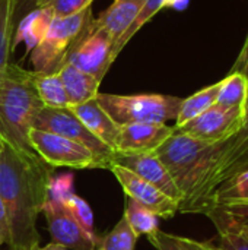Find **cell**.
<instances>
[{"instance_id": "10", "label": "cell", "mask_w": 248, "mask_h": 250, "mask_svg": "<svg viewBox=\"0 0 248 250\" xmlns=\"http://www.w3.org/2000/svg\"><path fill=\"white\" fill-rule=\"evenodd\" d=\"M111 164L121 166L130 170L145 182L155 186L165 196L180 204L181 193L175 186L170 171L155 152H114L108 167Z\"/></svg>"}, {"instance_id": "23", "label": "cell", "mask_w": 248, "mask_h": 250, "mask_svg": "<svg viewBox=\"0 0 248 250\" xmlns=\"http://www.w3.org/2000/svg\"><path fill=\"white\" fill-rule=\"evenodd\" d=\"M15 0H0V75L10 64L12 37L15 29Z\"/></svg>"}, {"instance_id": "22", "label": "cell", "mask_w": 248, "mask_h": 250, "mask_svg": "<svg viewBox=\"0 0 248 250\" xmlns=\"http://www.w3.org/2000/svg\"><path fill=\"white\" fill-rule=\"evenodd\" d=\"M248 92V79L237 72H231L225 79L221 81L216 104L222 107H244Z\"/></svg>"}, {"instance_id": "13", "label": "cell", "mask_w": 248, "mask_h": 250, "mask_svg": "<svg viewBox=\"0 0 248 250\" xmlns=\"http://www.w3.org/2000/svg\"><path fill=\"white\" fill-rule=\"evenodd\" d=\"M174 126L130 123L118 129L114 152H153L174 133Z\"/></svg>"}, {"instance_id": "19", "label": "cell", "mask_w": 248, "mask_h": 250, "mask_svg": "<svg viewBox=\"0 0 248 250\" xmlns=\"http://www.w3.org/2000/svg\"><path fill=\"white\" fill-rule=\"evenodd\" d=\"M32 82L44 107H48V108L69 107L66 91H64L58 72L41 73V72L32 70Z\"/></svg>"}, {"instance_id": "11", "label": "cell", "mask_w": 248, "mask_h": 250, "mask_svg": "<svg viewBox=\"0 0 248 250\" xmlns=\"http://www.w3.org/2000/svg\"><path fill=\"white\" fill-rule=\"evenodd\" d=\"M108 170L115 176L124 193L130 199L151 209L158 218H172L178 212V202L165 196L155 186L145 182L130 170L115 164H111Z\"/></svg>"}, {"instance_id": "38", "label": "cell", "mask_w": 248, "mask_h": 250, "mask_svg": "<svg viewBox=\"0 0 248 250\" xmlns=\"http://www.w3.org/2000/svg\"><path fill=\"white\" fill-rule=\"evenodd\" d=\"M210 250H221V249H215V248H210Z\"/></svg>"}, {"instance_id": "34", "label": "cell", "mask_w": 248, "mask_h": 250, "mask_svg": "<svg viewBox=\"0 0 248 250\" xmlns=\"http://www.w3.org/2000/svg\"><path fill=\"white\" fill-rule=\"evenodd\" d=\"M187 4H189V0H165L164 7H172L177 10H183L187 7Z\"/></svg>"}, {"instance_id": "35", "label": "cell", "mask_w": 248, "mask_h": 250, "mask_svg": "<svg viewBox=\"0 0 248 250\" xmlns=\"http://www.w3.org/2000/svg\"><path fill=\"white\" fill-rule=\"evenodd\" d=\"M37 250H70L67 249V248H64V246H61V245H57V243H50V245H47V246H44V248H41V249H37Z\"/></svg>"}, {"instance_id": "15", "label": "cell", "mask_w": 248, "mask_h": 250, "mask_svg": "<svg viewBox=\"0 0 248 250\" xmlns=\"http://www.w3.org/2000/svg\"><path fill=\"white\" fill-rule=\"evenodd\" d=\"M69 108L91 133H94L110 148H115L120 126L105 113V110L98 104L96 98L89 100L83 104L72 105Z\"/></svg>"}, {"instance_id": "30", "label": "cell", "mask_w": 248, "mask_h": 250, "mask_svg": "<svg viewBox=\"0 0 248 250\" xmlns=\"http://www.w3.org/2000/svg\"><path fill=\"white\" fill-rule=\"evenodd\" d=\"M72 195H73V176L70 173H63L60 176L51 177L48 185V199L64 204Z\"/></svg>"}, {"instance_id": "25", "label": "cell", "mask_w": 248, "mask_h": 250, "mask_svg": "<svg viewBox=\"0 0 248 250\" xmlns=\"http://www.w3.org/2000/svg\"><path fill=\"white\" fill-rule=\"evenodd\" d=\"M66 209L72 215V218L77 223V226L83 230V233L99 248L101 246V239H98L94 227V214L91 207L85 199H82L77 195H72L66 202H64Z\"/></svg>"}, {"instance_id": "9", "label": "cell", "mask_w": 248, "mask_h": 250, "mask_svg": "<svg viewBox=\"0 0 248 250\" xmlns=\"http://www.w3.org/2000/svg\"><path fill=\"white\" fill-rule=\"evenodd\" d=\"M243 107H222L213 104L200 116L175 127L177 132L186 133L206 142H225L232 138L241 127Z\"/></svg>"}, {"instance_id": "7", "label": "cell", "mask_w": 248, "mask_h": 250, "mask_svg": "<svg viewBox=\"0 0 248 250\" xmlns=\"http://www.w3.org/2000/svg\"><path fill=\"white\" fill-rule=\"evenodd\" d=\"M32 129L51 132L86 146L95 155L98 161V168H104V170L108 168L114 149L110 148L107 144H104L101 139H98L94 133H91L69 107L66 108L42 107L34 119Z\"/></svg>"}, {"instance_id": "16", "label": "cell", "mask_w": 248, "mask_h": 250, "mask_svg": "<svg viewBox=\"0 0 248 250\" xmlns=\"http://www.w3.org/2000/svg\"><path fill=\"white\" fill-rule=\"evenodd\" d=\"M145 3L146 0H114V3L96 18V22L102 25L117 42L136 21Z\"/></svg>"}, {"instance_id": "3", "label": "cell", "mask_w": 248, "mask_h": 250, "mask_svg": "<svg viewBox=\"0 0 248 250\" xmlns=\"http://www.w3.org/2000/svg\"><path fill=\"white\" fill-rule=\"evenodd\" d=\"M42 103L32 82V72L16 64L0 75V138L6 145L23 152H34L29 132Z\"/></svg>"}, {"instance_id": "37", "label": "cell", "mask_w": 248, "mask_h": 250, "mask_svg": "<svg viewBox=\"0 0 248 250\" xmlns=\"http://www.w3.org/2000/svg\"><path fill=\"white\" fill-rule=\"evenodd\" d=\"M4 145H6V144H4V142H3V139L0 138V152H1V149L4 148Z\"/></svg>"}, {"instance_id": "18", "label": "cell", "mask_w": 248, "mask_h": 250, "mask_svg": "<svg viewBox=\"0 0 248 250\" xmlns=\"http://www.w3.org/2000/svg\"><path fill=\"white\" fill-rule=\"evenodd\" d=\"M206 215L221 237V250H248V240L240 231V220L222 209H210Z\"/></svg>"}, {"instance_id": "14", "label": "cell", "mask_w": 248, "mask_h": 250, "mask_svg": "<svg viewBox=\"0 0 248 250\" xmlns=\"http://www.w3.org/2000/svg\"><path fill=\"white\" fill-rule=\"evenodd\" d=\"M210 209H222L234 215L240 221H247L248 170L238 173L228 183H225L221 189L216 190L210 202Z\"/></svg>"}, {"instance_id": "28", "label": "cell", "mask_w": 248, "mask_h": 250, "mask_svg": "<svg viewBox=\"0 0 248 250\" xmlns=\"http://www.w3.org/2000/svg\"><path fill=\"white\" fill-rule=\"evenodd\" d=\"M164 6H165V0H146L145 6H143V9L140 10V13H139V16L136 18V21H134V22L132 23V26L124 32V35L115 42V47H114L115 56H118V53H120V51L123 50V47L133 38V35H134L146 22H149V19L153 18Z\"/></svg>"}, {"instance_id": "31", "label": "cell", "mask_w": 248, "mask_h": 250, "mask_svg": "<svg viewBox=\"0 0 248 250\" xmlns=\"http://www.w3.org/2000/svg\"><path fill=\"white\" fill-rule=\"evenodd\" d=\"M41 0H15V25L39 6Z\"/></svg>"}, {"instance_id": "39", "label": "cell", "mask_w": 248, "mask_h": 250, "mask_svg": "<svg viewBox=\"0 0 248 250\" xmlns=\"http://www.w3.org/2000/svg\"><path fill=\"white\" fill-rule=\"evenodd\" d=\"M98 250H102V249H101V248H99V249H98Z\"/></svg>"}, {"instance_id": "32", "label": "cell", "mask_w": 248, "mask_h": 250, "mask_svg": "<svg viewBox=\"0 0 248 250\" xmlns=\"http://www.w3.org/2000/svg\"><path fill=\"white\" fill-rule=\"evenodd\" d=\"M232 72H237V73H241L244 75L248 79V35L244 41V45L232 66Z\"/></svg>"}, {"instance_id": "5", "label": "cell", "mask_w": 248, "mask_h": 250, "mask_svg": "<svg viewBox=\"0 0 248 250\" xmlns=\"http://www.w3.org/2000/svg\"><path fill=\"white\" fill-rule=\"evenodd\" d=\"M92 19V6L73 16L54 18L42 40L31 50L34 72H58L63 67L64 59L72 45Z\"/></svg>"}, {"instance_id": "21", "label": "cell", "mask_w": 248, "mask_h": 250, "mask_svg": "<svg viewBox=\"0 0 248 250\" xmlns=\"http://www.w3.org/2000/svg\"><path fill=\"white\" fill-rule=\"evenodd\" d=\"M219 88H221V81L213 85H209V86L197 91L196 94L190 95L189 98L183 100V103L180 105L178 116L175 119V127L186 125L187 122L193 120L194 117L200 116L208 108H210L213 104H216Z\"/></svg>"}, {"instance_id": "1", "label": "cell", "mask_w": 248, "mask_h": 250, "mask_svg": "<svg viewBox=\"0 0 248 250\" xmlns=\"http://www.w3.org/2000/svg\"><path fill=\"white\" fill-rule=\"evenodd\" d=\"M35 152L4 145L0 152V198L7 217L9 250H37V218L48 199L53 170Z\"/></svg>"}, {"instance_id": "29", "label": "cell", "mask_w": 248, "mask_h": 250, "mask_svg": "<svg viewBox=\"0 0 248 250\" xmlns=\"http://www.w3.org/2000/svg\"><path fill=\"white\" fill-rule=\"evenodd\" d=\"M92 1L94 0H41L38 7L48 9L54 18H67L88 9L92 6Z\"/></svg>"}, {"instance_id": "8", "label": "cell", "mask_w": 248, "mask_h": 250, "mask_svg": "<svg viewBox=\"0 0 248 250\" xmlns=\"http://www.w3.org/2000/svg\"><path fill=\"white\" fill-rule=\"evenodd\" d=\"M29 142L34 152L51 167H69L76 170L98 168L95 155L86 146L64 136L31 129Z\"/></svg>"}, {"instance_id": "33", "label": "cell", "mask_w": 248, "mask_h": 250, "mask_svg": "<svg viewBox=\"0 0 248 250\" xmlns=\"http://www.w3.org/2000/svg\"><path fill=\"white\" fill-rule=\"evenodd\" d=\"M7 236H9V227H7V217L4 211V205L0 198V248L3 243H7Z\"/></svg>"}, {"instance_id": "6", "label": "cell", "mask_w": 248, "mask_h": 250, "mask_svg": "<svg viewBox=\"0 0 248 250\" xmlns=\"http://www.w3.org/2000/svg\"><path fill=\"white\" fill-rule=\"evenodd\" d=\"M114 45L113 35L96 19H92L72 45L64 59V64H72L101 82L117 59Z\"/></svg>"}, {"instance_id": "36", "label": "cell", "mask_w": 248, "mask_h": 250, "mask_svg": "<svg viewBox=\"0 0 248 250\" xmlns=\"http://www.w3.org/2000/svg\"><path fill=\"white\" fill-rule=\"evenodd\" d=\"M240 231L248 240V221H240Z\"/></svg>"}, {"instance_id": "24", "label": "cell", "mask_w": 248, "mask_h": 250, "mask_svg": "<svg viewBox=\"0 0 248 250\" xmlns=\"http://www.w3.org/2000/svg\"><path fill=\"white\" fill-rule=\"evenodd\" d=\"M124 215L127 217V221L137 237L142 234L149 236V234L155 233L156 230H159L158 217L151 209L145 208L143 205L137 204L136 201H133L130 198L127 199Z\"/></svg>"}, {"instance_id": "12", "label": "cell", "mask_w": 248, "mask_h": 250, "mask_svg": "<svg viewBox=\"0 0 248 250\" xmlns=\"http://www.w3.org/2000/svg\"><path fill=\"white\" fill-rule=\"evenodd\" d=\"M42 212L54 243L75 250H95L98 248L72 218L64 204L47 199Z\"/></svg>"}, {"instance_id": "4", "label": "cell", "mask_w": 248, "mask_h": 250, "mask_svg": "<svg viewBox=\"0 0 248 250\" xmlns=\"http://www.w3.org/2000/svg\"><path fill=\"white\" fill-rule=\"evenodd\" d=\"M95 98L118 126L130 123L167 125V122L177 119L183 103V98L162 94L117 95L98 92Z\"/></svg>"}, {"instance_id": "40", "label": "cell", "mask_w": 248, "mask_h": 250, "mask_svg": "<svg viewBox=\"0 0 248 250\" xmlns=\"http://www.w3.org/2000/svg\"><path fill=\"white\" fill-rule=\"evenodd\" d=\"M247 221H248V220H247Z\"/></svg>"}, {"instance_id": "2", "label": "cell", "mask_w": 248, "mask_h": 250, "mask_svg": "<svg viewBox=\"0 0 248 250\" xmlns=\"http://www.w3.org/2000/svg\"><path fill=\"white\" fill-rule=\"evenodd\" d=\"M224 146L225 142H206L174 130L153 151L170 171L181 193L178 212H205L206 189Z\"/></svg>"}, {"instance_id": "20", "label": "cell", "mask_w": 248, "mask_h": 250, "mask_svg": "<svg viewBox=\"0 0 248 250\" xmlns=\"http://www.w3.org/2000/svg\"><path fill=\"white\" fill-rule=\"evenodd\" d=\"M53 19H54L53 13L45 7H38L32 10L18 23L16 40L13 44H18L19 41H25L29 50H32L42 40Z\"/></svg>"}, {"instance_id": "26", "label": "cell", "mask_w": 248, "mask_h": 250, "mask_svg": "<svg viewBox=\"0 0 248 250\" xmlns=\"http://www.w3.org/2000/svg\"><path fill=\"white\" fill-rule=\"evenodd\" d=\"M137 236L130 227L127 217L123 215L121 220L115 224L113 231H110L104 239H101L102 250H134Z\"/></svg>"}, {"instance_id": "17", "label": "cell", "mask_w": 248, "mask_h": 250, "mask_svg": "<svg viewBox=\"0 0 248 250\" xmlns=\"http://www.w3.org/2000/svg\"><path fill=\"white\" fill-rule=\"evenodd\" d=\"M58 75L66 91L69 107L94 100L99 92L101 82L72 64H64L58 70Z\"/></svg>"}, {"instance_id": "27", "label": "cell", "mask_w": 248, "mask_h": 250, "mask_svg": "<svg viewBox=\"0 0 248 250\" xmlns=\"http://www.w3.org/2000/svg\"><path fill=\"white\" fill-rule=\"evenodd\" d=\"M148 240L156 250H210L209 245L196 242L193 239L164 233L161 230L149 234Z\"/></svg>"}]
</instances>
